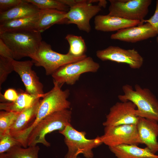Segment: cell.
Instances as JSON below:
<instances>
[{"mask_svg":"<svg viewBox=\"0 0 158 158\" xmlns=\"http://www.w3.org/2000/svg\"><path fill=\"white\" fill-rule=\"evenodd\" d=\"M0 38L11 50L16 60L25 57L34 60L42 41L41 33L35 30L0 33Z\"/></svg>","mask_w":158,"mask_h":158,"instance_id":"obj_1","label":"cell"},{"mask_svg":"<svg viewBox=\"0 0 158 158\" xmlns=\"http://www.w3.org/2000/svg\"><path fill=\"white\" fill-rule=\"evenodd\" d=\"M132 86L126 84L122 87L123 95L118 98L121 102L130 101L136 106L135 112L139 117L158 122V100L149 89L138 84Z\"/></svg>","mask_w":158,"mask_h":158,"instance_id":"obj_2","label":"cell"},{"mask_svg":"<svg viewBox=\"0 0 158 158\" xmlns=\"http://www.w3.org/2000/svg\"><path fill=\"white\" fill-rule=\"evenodd\" d=\"M54 86L50 91L46 93L40 100V104L35 118L31 125L20 135V139L27 140L31 132L37 124L47 116L55 112L68 109L71 103L67 100L70 95L68 89L63 90L61 86L53 81Z\"/></svg>","mask_w":158,"mask_h":158,"instance_id":"obj_3","label":"cell"},{"mask_svg":"<svg viewBox=\"0 0 158 158\" xmlns=\"http://www.w3.org/2000/svg\"><path fill=\"white\" fill-rule=\"evenodd\" d=\"M71 115V111L66 109L53 113L41 120L29 135L27 146H35L40 143L50 146V144L46 140V135L55 130H63L70 124Z\"/></svg>","mask_w":158,"mask_h":158,"instance_id":"obj_4","label":"cell"},{"mask_svg":"<svg viewBox=\"0 0 158 158\" xmlns=\"http://www.w3.org/2000/svg\"><path fill=\"white\" fill-rule=\"evenodd\" d=\"M59 133L64 136V142L68 147L64 158H80L81 154L85 158H93L92 150L103 143L100 136L87 139L85 132L77 130L71 124Z\"/></svg>","mask_w":158,"mask_h":158,"instance_id":"obj_5","label":"cell"},{"mask_svg":"<svg viewBox=\"0 0 158 158\" xmlns=\"http://www.w3.org/2000/svg\"><path fill=\"white\" fill-rule=\"evenodd\" d=\"M87 57L85 54L75 57L68 53L63 54L52 50L51 46L42 41L36 54L34 60H32L37 66H42L47 75H51L60 67L68 63L76 62Z\"/></svg>","mask_w":158,"mask_h":158,"instance_id":"obj_6","label":"cell"},{"mask_svg":"<svg viewBox=\"0 0 158 158\" xmlns=\"http://www.w3.org/2000/svg\"><path fill=\"white\" fill-rule=\"evenodd\" d=\"M96 0H73V6L66 14L67 24L76 25L78 29L87 33L91 31L90 19L101 10L99 4H92L99 2Z\"/></svg>","mask_w":158,"mask_h":158,"instance_id":"obj_7","label":"cell"},{"mask_svg":"<svg viewBox=\"0 0 158 158\" xmlns=\"http://www.w3.org/2000/svg\"><path fill=\"white\" fill-rule=\"evenodd\" d=\"M100 65L90 57L66 64L59 68L52 75L53 81L61 86L66 83L73 85L79 79L80 75L87 72H96Z\"/></svg>","mask_w":158,"mask_h":158,"instance_id":"obj_8","label":"cell"},{"mask_svg":"<svg viewBox=\"0 0 158 158\" xmlns=\"http://www.w3.org/2000/svg\"><path fill=\"white\" fill-rule=\"evenodd\" d=\"M109 15L142 22L148 13L151 0H109Z\"/></svg>","mask_w":158,"mask_h":158,"instance_id":"obj_9","label":"cell"},{"mask_svg":"<svg viewBox=\"0 0 158 158\" xmlns=\"http://www.w3.org/2000/svg\"><path fill=\"white\" fill-rule=\"evenodd\" d=\"M100 138L102 143L109 147L141 144L135 124L105 126L104 134Z\"/></svg>","mask_w":158,"mask_h":158,"instance_id":"obj_10","label":"cell"},{"mask_svg":"<svg viewBox=\"0 0 158 158\" xmlns=\"http://www.w3.org/2000/svg\"><path fill=\"white\" fill-rule=\"evenodd\" d=\"M96 55L102 61H110L125 63L134 69L140 68L144 61L143 57L135 49H126L114 46H110L104 49L97 50Z\"/></svg>","mask_w":158,"mask_h":158,"instance_id":"obj_11","label":"cell"},{"mask_svg":"<svg viewBox=\"0 0 158 158\" xmlns=\"http://www.w3.org/2000/svg\"><path fill=\"white\" fill-rule=\"evenodd\" d=\"M136 106L128 101L117 102L111 107L103 124L104 126L135 124L139 117L136 114Z\"/></svg>","mask_w":158,"mask_h":158,"instance_id":"obj_12","label":"cell"},{"mask_svg":"<svg viewBox=\"0 0 158 158\" xmlns=\"http://www.w3.org/2000/svg\"><path fill=\"white\" fill-rule=\"evenodd\" d=\"M13 65L14 71L20 76L25 88V92L31 95L44 94L43 85L32 67L33 61L30 60L20 61L14 60Z\"/></svg>","mask_w":158,"mask_h":158,"instance_id":"obj_13","label":"cell"},{"mask_svg":"<svg viewBox=\"0 0 158 158\" xmlns=\"http://www.w3.org/2000/svg\"><path fill=\"white\" fill-rule=\"evenodd\" d=\"M157 34L148 23L123 29L112 34V40L135 43L154 37Z\"/></svg>","mask_w":158,"mask_h":158,"instance_id":"obj_14","label":"cell"},{"mask_svg":"<svg viewBox=\"0 0 158 158\" xmlns=\"http://www.w3.org/2000/svg\"><path fill=\"white\" fill-rule=\"evenodd\" d=\"M136 125L141 144H145L155 154L158 151L157 122L139 117Z\"/></svg>","mask_w":158,"mask_h":158,"instance_id":"obj_15","label":"cell"},{"mask_svg":"<svg viewBox=\"0 0 158 158\" xmlns=\"http://www.w3.org/2000/svg\"><path fill=\"white\" fill-rule=\"evenodd\" d=\"M94 22L95 29L104 32L117 31L123 29L142 24L139 21L129 20L108 14L96 16Z\"/></svg>","mask_w":158,"mask_h":158,"instance_id":"obj_16","label":"cell"},{"mask_svg":"<svg viewBox=\"0 0 158 158\" xmlns=\"http://www.w3.org/2000/svg\"><path fill=\"white\" fill-rule=\"evenodd\" d=\"M40 103L39 98L31 107L19 113L9 130L11 135L16 138L31 125L35 118Z\"/></svg>","mask_w":158,"mask_h":158,"instance_id":"obj_17","label":"cell"},{"mask_svg":"<svg viewBox=\"0 0 158 158\" xmlns=\"http://www.w3.org/2000/svg\"><path fill=\"white\" fill-rule=\"evenodd\" d=\"M66 13L54 9H40L35 30L41 33L54 24H67Z\"/></svg>","mask_w":158,"mask_h":158,"instance_id":"obj_18","label":"cell"},{"mask_svg":"<svg viewBox=\"0 0 158 158\" xmlns=\"http://www.w3.org/2000/svg\"><path fill=\"white\" fill-rule=\"evenodd\" d=\"M109 147L117 158H158L147 147L142 148L136 145L123 144Z\"/></svg>","mask_w":158,"mask_h":158,"instance_id":"obj_19","label":"cell"},{"mask_svg":"<svg viewBox=\"0 0 158 158\" xmlns=\"http://www.w3.org/2000/svg\"><path fill=\"white\" fill-rule=\"evenodd\" d=\"M46 93L34 95L25 92L18 93V97L11 102H1L0 109L8 111L20 113L32 105L38 99L43 97Z\"/></svg>","mask_w":158,"mask_h":158,"instance_id":"obj_20","label":"cell"},{"mask_svg":"<svg viewBox=\"0 0 158 158\" xmlns=\"http://www.w3.org/2000/svg\"><path fill=\"white\" fill-rule=\"evenodd\" d=\"M40 10L35 5L23 0L21 3L13 8L0 13V24L35 14L38 13Z\"/></svg>","mask_w":158,"mask_h":158,"instance_id":"obj_21","label":"cell"},{"mask_svg":"<svg viewBox=\"0 0 158 158\" xmlns=\"http://www.w3.org/2000/svg\"><path fill=\"white\" fill-rule=\"evenodd\" d=\"M38 18V13L29 16L7 22L0 24V33L35 30Z\"/></svg>","mask_w":158,"mask_h":158,"instance_id":"obj_22","label":"cell"},{"mask_svg":"<svg viewBox=\"0 0 158 158\" xmlns=\"http://www.w3.org/2000/svg\"><path fill=\"white\" fill-rule=\"evenodd\" d=\"M65 39L69 45L67 53L75 57L81 56L85 54L87 47L85 40L81 36L68 34L66 36Z\"/></svg>","mask_w":158,"mask_h":158,"instance_id":"obj_23","label":"cell"},{"mask_svg":"<svg viewBox=\"0 0 158 158\" xmlns=\"http://www.w3.org/2000/svg\"><path fill=\"white\" fill-rule=\"evenodd\" d=\"M20 146H15L5 153L9 158H38L40 150L37 145L22 148Z\"/></svg>","mask_w":158,"mask_h":158,"instance_id":"obj_24","label":"cell"},{"mask_svg":"<svg viewBox=\"0 0 158 158\" xmlns=\"http://www.w3.org/2000/svg\"><path fill=\"white\" fill-rule=\"evenodd\" d=\"M36 6L40 9H54L67 12L70 7L59 0H24Z\"/></svg>","mask_w":158,"mask_h":158,"instance_id":"obj_25","label":"cell"},{"mask_svg":"<svg viewBox=\"0 0 158 158\" xmlns=\"http://www.w3.org/2000/svg\"><path fill=\"white\" fill-rule=\"evenodd\" d=\"M19 113L6 111L0 112V135L9 133V130Z\"/></svg>","mask_w":158,"mask_h":158,"instance_id":"obj_26","label":"cell"},{"mask_svg":"<svg viewBox=\"0 0 158 158\" xmlns=\"http://www.w3.org/2000/svg\"><path fill=\"white\" fill-rule=\"evenodd\" d=\"M14 60L0 56V89L9 75L14 71L13 61Z\"/></svg>","mask_w":158,"mask_h":158,"instance_id":"obj_27","label":"cell"},{"mask_svg":"<svg viewBox=\"0 0 158 158\" xmlns=\"http://www.w3.org/2000/svg\"><path fill=\"white\" fill-rule=\"evenodd\" d=\"M16 146L22 147L20 142L9 133L0 135V154L6 153Z\"/></svg>","mask_w":158,"mask_h":158,"instance_id":"obj_28","label":"cell"},{"mask_svg":"<svg viewBox=\"0 0 158 158\" xmlns=\"http://www.w3.org/2000/svg\"><path fill=\"white\" fill-rule=\"evenodd\" d=\"M23 1V0H0V13L13 8Z\"/></svg>","mask_w":158,"mask_h":158,"instance_id":"obj_29","label":"cell"},{"mask_svg":"<svg viewBox=\"0 0 158 158\" xmlns=\"http://www.w3.org/2000/svg\"><path fill=\"white\" fill-rule=\"evenodd\" d=\"M18 93L13 89L6 90L4 94L0 92V101L1 102H11L15 101L18 97Z\"/></svg>","mask_w":158,"mask_h":158,"instance_id":"obj_30","label":"cell"},{"mask_svg":"<svg viewBox=\"0 0 158 158\" xmlns=\"http://www.w3.org/2000/svg\"><path fill=\"white\" fill-rule=\"evenodd\" d=\"M149 23L153 28L158 36V0L156 1L155 9L153 15L149 19L144 20L142 22Z\"/></svg>","mask_w":158,"mask_h":158,"instance_id":"obj_31","label":"cell"},{"mask_svg":"<svg viewBox=\"0 0 158 158\" xmlns=\"http://www.w3.org/2000/svg\"><path fill=\"white\" fill-rule=\"evenodd\" d=\"M0 56L14 59L12 51L1 38H0Z\"/></svg>","mask_w":158,"mask_h":158,"instance_id":"obj_32","label":"cell"},{"mask_svg":"<svg viewBox=\"0 0 158 158\" xmlns=\"http://www.w3.org/2000/svg\"><path fill=\"white\" fill-rule=\"evenodd\" d=\"M107 4V1L104 0H99V1L98 3V4L99 5L102 7H103V8L106 7Z\"/></svg>","mask_w":158,"mask_h":158,"instance_id":"obj_33","label":"cell"},{"mask_svg":"<svg viewBox=\"0 0 158 158\" xmlns=\"http://www.w3.org/2000/svg\"><path fill=\"white\" fill-rule=\"evenodd\" d=\"M0 158H9L6 153H4L0 154Z\"/></svg>","mask_w":158,"mask_h":158,"instance_id":"obj_34","label":"cell"},{"mask_svg":"<svg viewBox=\"0 0 158 158\" xmlns=\"http://www.w3.org/2000/svg\"><path fill=\"white\" fill-rule=\"evenodd\" d=\"M156 41L158 44V36L156 38Z\"/></svg>","mask_w":158,"mask_h":158,"instance_id":"obj_35","label":"cell"}]
</instances>
